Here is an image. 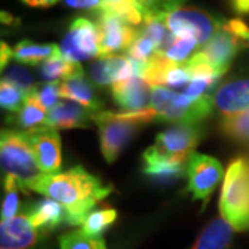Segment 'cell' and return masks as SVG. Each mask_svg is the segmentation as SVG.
Here are the masks:
<instances>
[{"instance_id": "obj_1", "label": "cell", "mask_w": 249, "mask_h": 249, "mask_svg": "<svg viewBox=\"0 0 249 249\" xmlns=\"http://www.w3.org/2000/svg\"><path fill=\"white\" fill-rule=\"evenodd\" d=\"M29 190L60 202L65 208V223L71 226H82L90 211L114 191L82 166L57 175L43 173Z\"/></svg>"}, {"instance_id": "obj_2", "label": "cell", "mask_w": 249, "mask_h": 249, "mask_svg": "<svg viewBox=\"0 0 249 249\" xmlns=\"http://www.w3.org/2000/svg\"><path fill=\"white\" fill-rule=\"evenodd\" d=\"M151 121H155L151 108L134 112H96L93 122L97 124L101 152L108 163H112L137 130Z\"/></svg>"}, {"instance_id": "obj_3", "label": "cell", "mask_w": 249, "mask_h": 249, "mask_svg": "<svg viewBox=\"0 0 249 249\" xmlns=\"http://www.w3.org/2000/svg\"><path fill=\"white\" fill-rule=\"evenodd\" d=\"M151 109L157 122L194 124L211 115L214 106L212 94L193 98L186 93H176L163 86L151 88Z\"/></svg>"}, {"instance_id": "obj_4", "label": "cell", "mask_w": 249, "mask_h": 249, "mask_svg": "<svg viewBox=\"0 0 249 249\" xmlns=\"http://www.w3.org/2000/svg\"><path fill=\"white\" fill-rule=\"evenodd\" d=\"M219 209L235 231L249 230V160L237 158L230 163L223 181Z\"/></svg>"}, {"instance_id": "obj_5", "label": "cell", "mask_w": 249, "mask_h": 249, "mask_svg": "<svg viewBox=\"0 0 249 249\" xmlns=\"http://www.w3.org/2000/svg\"><path fill=\"white\" fill-rule=\"evenodd\" d=\"M0 160L4 176L17 178L21 191L25 194L29 193V186L43 175L37 165L27 133L21 130L1 132Z\"/></svg>"}, {"instance_id": "obj_6", "label": "cell", "mask_w": 249, "mask_h": 249, "mask_svg": "<svg viewBox=\"0 0 249 249\" xmlns=\"http://www.w3.org/2000/svg\"><path fill=\"white\" fill-rule=\"evenodd\" d=\"M165 22L176 37H194L198 45H206L223 27L224 19L216 18L204 10L180 6L165 14Z\"/></svg>"}, {"instance_id": "obj_7", "label": "cell", "mask_w": 249, "mask_h": 249, "mask_svg": "<svg viewBox=\"0 0 249 249\" xmlns=\"http://www.w3.org/2000/svg\"><path fill=\"white\" fill-rule=\"evenodd\" d=\"M61 53L65 58L78 62L100 57L97 24L89 18L73 19L68 34L62 40Z\"/></svg>"}, {"instance_id": "obj_8", "label": "cell", "mask_w": 249, "mask_h": 249, "mask_svg": "<svg viewBox=\"0 0 249 249\" xmlns=\"http://www.w3.org/2000/svg\"><path fill=\"white\" fill-rule=\"evenodd\" d=\"M187 190L194 199L206 202L223 178L222 163L212 157L194 152L187 162Z\"/></svg>"}, {"instance_id": "obj_9", "label": "cell", "mask_w": 249, "mask_h": 249, "mask_svg": "<svg viewBox=\"0 0 249 249\" xmlns=\"http://www.w3.org/2000/svg\"><path fill=\"white\" fill-rule=\"evenodd\" d=\"M100 57L114 55L127 50L139 35V29L126 24L121 18L107 11H97Z\"/></svg>"}, {"instance_id": "obj_10", "label": "cell", "mask_w": 249, "mask_h": 249, "mask_svg": "<svg viewBox=\"0 0 249 249\" xmlns=\"http://www.w3.org/2000/svg\"><path fill=\"white\" fill-rule=\"evenodd\" d=\"M202 139V129L196 124H176L157 136L154 147L175 160L188 162Z\"/></svg>"}, {"instance_id": "obj_11", "label": "cell", "mask_w": 249, "mask_h": 249, "mask_svg": "<svg viewBox=\"0 0 249 249\" xmlns=\"http://www.w3.org/2000/svg\"><path fill=\"white\" fill-rule=\"evenodd\" d=\"M145 64L132 60L129 55H106L90 65V78L97 86H108L130 78H142Z\"/></svg>"}, {"instance_id": "obj_12", "label": "cell", "mask_w": 249, "mask_h": 249, "mask_svg": "<svg viewBox=\"0 0 249 249\" xmlns=\"http://www.w3.org/2000/svg\"><path fill=\"white\" fill-rule=\"evenodd\" d=\"M31 147L40 170L45 175H57L61 169V140L53 126H42L27 132Z\"/></svg>"}, {"instance_id": "obj_13", "label": "cell", "mask_w": 249, "mask_h": 249, "mask_svg": "<svg viewBox=\"0 0 249 249\" xmlns=\"http://www.w3.org/2000/svg\"><path fill=\"white\" fill-rule=\"evenodd\" d=\"M45 235L34 226L24 211L0 224V249H28Z\"/></svg>"}, {"instance_id": "obj_14", "label": "cell", "mask_w": 249, "mask_h": 249, "mask_svg": "<svg viewBox=\"0 0 249 249\" xmlns=\"http://www.w3.org/2000/svg\"><path fill=\"white\" fill-rule=\"evenodd\" d=\"M224 24L201 50L209 62L223 75L230 68L234 57L238 54L241 46L244 43L234 34H231Z\"/></svg>"}, {"instance_id": "obj_15", "label": "cell", "mask_w": 249, "mask_h": 249, "mask_svg": "<svg viewBox=\"0 0 249 249\" xmlns=\"http://www.w3.org/2000/svg\"><path fill=\"white\" fill-rule=\"evenodd\" d=\"M187 170V162L175 160L158 151L154 145L142 154V172L160 183H170L183 178Z\"/></svg>"}, {"instance_id": "obj_16", "label": "cell", "mask_w": 249, "mask_h": 249, "mask_svg": "<svg viewBox=\"0 0 249 249\" xmlns=\"http://www.w3.org/2000/svg\"><path fill=\"white\" fill-rule=\"evenodd\" d=\"M112 97L124 112L147 109L148 103H151L150 85L137 76L124 82H118L112 86Z\"/></svg>"}, {"instance_id": "obj_17", "label": "cell", "mask_w": 249, "mask_h": 249, "mask_svg": "<svg viewBox=\"0 0 249 249\" xmlns=\"http://www.w3.org/2000/svg\"><path fill=\"white\" fill-rule=\"evenodd\" d=\"M94 112L75 101H58L47 112V124L55 129L89 127Z\"/></svg>"}, {"instance_id": "obj_18", "label": "cell", "mask_w": 249, "mask_h": 249, "mask_svg": "<svg viewBox=\"0 0 249 249\" xmlns=\"http://www.w3.org/2000/svg\"><path fill=\"white\" fill-rule=\"evenodd\" d=\"M214 106L223 115L249 109V79H235L223 83L213 94Z\"/></svg>"}, {"instance_id": "obj_19", "label": "cell", "mask_w": 249, "mask_h": 249, "mask_svg": "<svg viewBox=\"0 0 249 249\" xmlns=\"http://www.w3.org/2000/svg\"><path fill=\"white\" fill-rule=\"evenodd\" d=\"M31 217L36 229L43 235H49L62 222H65V208L52 198H45L32 205H25L22 209Z\"/></svg>"}, {"instance_id": "obj_20", "label": "cell", "mask_w": 249, "mask_h": 249, "mask_svg": "<svg viewBox=\"0 0 249 249\" xmlns=\"http://www.w3.org/2000/svg\"><path fill=\"white\" fill-rule=\"evenodd\" d=\"M60 97L75 101L83 107L89 108L94 114L100 112L103 108V103L97 98L91 83L85 76V73L60 82Z\"/></svg>"}, {"instance_id": "obj_21", "label": "cell", "mask_w": 249, "mask_h": 249, "mask_svg": "<svg viewBox=\"0 0 249 249\" xmlns=\"http://www.w3.org/2000/svg\"><path fill=\"white\" fill-rule=\"evenodd\" d=\"M7 122L17 126L18 130L25 132V133L47 124L46 108L40 103V100L37 98L34 90L28 93L25 103L21 109L7 118Z\"/></svg>"}, {"instance_id": "obj_22", "label": "cell", "mask_w": 249, "mask_h": 249, "mask_svg": "<svg viewBox=\"0 0 249 249\" xmlns=\"http://www.w3.org/2000/svg\"><path fill=\"white\" fill-rule=\"evenodd\" d=\"M234 229L223 217H216L205 227L191 249H227L232 240Z\"/></svg>"}, {"instance_id": "obj_23", "label": "cell", "mask_w": 249, "mask_h": 249, "mask_svg": "<svg viewBox=\"0 0 249 249\" xmlns=\"http://www.w3.org/2000/svg\"><path fill=\"white\" fill-rule=\"evenodd\" d=\"M40 76L46 82H57L60 79H71L80 73H85L83 68L78 61L65 58L62 53L55 54L54 57L46 60L40 65Z\"/></svg>"}, {"instance_id": "obj_24", "label": "cell", "mask_w": 249, "mask_h": 249, "mask_svg": "<svg viewBox=\"0 0 249 249\" xmlns=\"http://www.w3.org/2000/svg\"><path fill=\"white\" fill-rule=\"evenodd\" d=\"M58 53H61L58 46L37 45L31 40H22L14 49V58L21 64L37 65L39 62H45Z\"/></svg>"}, {"instance_id": "obj_25", "label": "cell", "mask_w": 249, "mask_h": 249, "mask_svg": "<svg viewBox=\"0 0 249 249\" xmlns=\"http://www.w3.org/2000/svg\"><path fill=\"white\" fill-rule=\"evenodd\" d=\"M220 129L234 142L249 144V109L223 116Z\"/></svg>"}, {"instance_id": "obj_26", "label": "cell", "mask_w": 249, "mask_h": 249, "mask_svg": "<svg viewBox=\"0 0 249 249\" xmlns=\"http://www.w3.org/2000/svg\"><path fill=\"white\" fill-rule=\"evenodd\" d=\"M118 212L112 206H103L88 214L82 224V231L89 237H101L103 232L115 222Z\"/></svg>"}, {"instance_id": "obj_27", "label": "cell", "mask_w": 249, "mask_h": 249, "mask_svg": "<svg viewBox=\"0 0 249 249\" xmlns=\"http://www.w3.org/2000/svg\"><path fill=\"white\" fill-rule=\"evenodd\" d=\"M58 242L61 249H108L103 237H89L82 230L62 234Z\"/></svg>"}, {"instance_id": "obj_28", "label": "cell", "mask_w": 249, "mask_h": 249, "mask_svg": "<svg viewBox=\"0 0 249 249\" xmlns=\"http://www.w3.org/2000/svg\"><path fill=\"white\" fill-rule=\"evenodd\" d=\"M28 93L22 90L16 83L7 79H1L0 83V104L3 109H7L10 112H17L25 103Z\"/></svg>"}, {"instance_id": "obj_29", "label": "cell", "mask_w": 249, "mask_h": 249, "mask_svg": "<svg viewBox=\"0 0 249 249\" xmlns=\"http://www.w3.org/2000/svg\"><path fill=\"white\" fill-rule=\"evenodd\" d=\"M21 190L19 183L13 176H4V191L6 196L1 204V220H9L17 216L19 209V196L18 191Z\"/></svg>"}, {"instance_id": "obj_30", "label": "cell", "mask_w": 249, "mask_h": 249, "mask_svg": "<svg viewBox=\"0 0 249 249\" xmlns=\"http://www.w3.org/2000/svg\"><path fill=\"white\" fill-rule=\"evenodd\" d=\"M155 54H157V46L154 40L139 29V35L134 39L132 46L127 49V55L134 61L147 64Z\"/></svg>"}, {"instance_id": "obj_31", "label": "cell", "mask_w": 249, "mask_h": 249, "mask_svg": "<svg viewBox=\"0 0 249 249\" xmlns=\"http://www.w3.org/2000/svg\"><path fill=\"white\" fill-rule=\"evenodd\" d=\"M198 42L194 37H176L169 49L165 52V55L175 62H186L190 57L194 55V52L198 47Z\"/></svg>"}, {"instance_id": "obj_32", "label": "cell", "mask_w": 249, "mask_h": 249, "mask_svg": "<svg viewBox=\"0 0 249 249\" xmlns=\"http://www.w3.org/2000/svg\"><path fill=\"white\" fill-rule=\"evenodd\" d=\"M3 79H7L10 82H13V83H16L21 89L25 90L27 93L32 91L36 88L35 85H34V78H32L31 72L28 71L25 67H22V65L9 67Z\"/></svg>"}, {"instance_id": "obj_33", "label": "cell", "mask_w": 249, "mask_h": 249, "mask_svg": "<svg viewBox=\"0 0 249 249\" xmlns=\"http://www.w3.org/2000/svg\"><path fill=\"white\" fill-rule=\"evenodd\" d=\"M35 94L40 100V103L45 106L46 109H52V108L58 103L60 97V82H47L40 86H36Z\"/></svg>"}, {"instance_id": "obj_34", "label": "cell", "mask_w": 249, "mask_h": 249, "mask_svg": "<svg viewBox=\"0 0 249 249\" xmlns=\"http://www.w3.org/2000/svg\"><path fill=\"white\" fill-rule=\"evenodd\" d=\"M226 28L237 36L240 40H242L244 43H248L249 42V27L244 22L241 21L238 18L235 19H230V21H226Z\"/></svg>"}, {"instance_id": "obj_35", "label": "cell", "mask_w": 249, "mask_h": 249, "mask_svg": "<svg viewBox=\"0 0 249 249\" xmlns=\"http://www.w3.org/2000/svg\"><path fill=\"white\" fill-rule=\"evenodd\" d=\"M67 6L72 9H82V10H101L104 7L103 0H64Z\"/></svg>"}, {"instance_id": "obj_36", "label": "cell", "mask_w": 249, "mask_h": 249, "mask_svg": "<svg viewBox=\"0 0 249 249\" xmlns=\"http://www.w3.org/2000/svg\"><path fill=\"white\" fill-rule=\"evenodd\" d=\"M231 9L241 16L249 14V0H230Z\"/></svg>"}, {"instance_id": "obj_37", "label": "cell", "mask_w": 249, "mask_h": 249, "mask_svg": "<svg viewBox=\"0 0 249 249\" xmlns=\"http://www.w3.org/2000/svg\"><path fill=\"white\" fill-rule=\"evenodd\" d=\"M11 58H14V50H11L10 46L6 45L4 42H1V70H4V67L9 65Z\"/></svg>"}, {"instance_id": "obj_38", "label": "cell", "mask_w": 249, "mask_h": 249, "mask_svg": "<svg viewBox=\"0 0 249 249\" xmlns=\"http://www.w3.org/2000/svg\"><path fill=\"white\" fill-rule=\"evenodd\" d=\"M24 3H27L31 7H50L57 4L61 0H22Z\"/></svg>"}, {"instance_id": "obj_39", "label": "cell", "mask_w": 249, "mask_h": 249, "mask_svg": "<svg viewBox=\"0 0 249 249\" xmlns=\"http://www.w3.org/2000/svg\"><path fill=\"white\" fill-rule=\"evenodd\" d=\"M104 1V6H114V4H121V3H124L127 0H103Z\"/></svg>"}, {"instance_id": "obj_40", "label": "cell", "mask_w": 249, "mask_h": 249, "mask_svg": "<svg viewBox=\"0 0 249 249\" xmlns=\"http://www.w3.org/2000/svg\"><path fill=\"white\" fill-rule=\"evenodd\" d=\"M137 3H140L142 6H145V4H148L150 1H152V0H136Z\"/></svg>"}, {"instance_id": "obj_41", "label": "cell", "mask_w": 249, "mask_h": 249, "mask_svg": "<svg viewBox=\"0 0 249 249\" xmlns=\"http://www.w3.org/2000/svg\"><path fill=\"white\" fill-rule=\"evenodd\" d=\"M162 1H166V0H152L150 3H162Z\"/></svg>"}, {"instance_id": "obj_42", "label": "cell", "mask_w": 249, "mask_h": 249, "mask_svg": "<svg viewBox=\"0 0 249 249\" xmlns=\"http://www.w3.org/2000/svg\"><path fill=\"white\" fill-rule=\"evenodd\" d=\"M39 249H47V248H39Z\"/></svg>"}]
</instances>
